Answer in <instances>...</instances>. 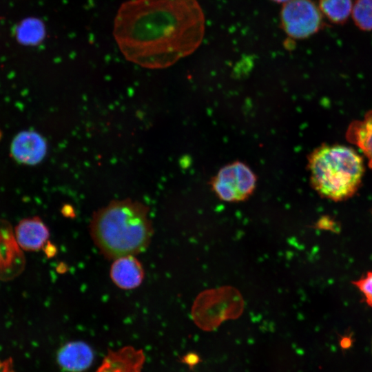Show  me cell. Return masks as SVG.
<instances>
[{"mask_svg":"<svg viewBox=\"0 0 372 372\" xmlns=\"http://www.w3.org/2000/svg\"><path fill=\"white\" fill-rule=\"evenodd\" d=\"M273 1L279 2V3H282V2L286 3V2L289 1V0H273Z\"/></svg>","mask_w":372,"mask_h":372,"instance_id":"16","label":"cell"},{"mask_svg":"<svg viewBox=\"0 0 372 372\" xmlns=\"http://www.w3.org/2000/svg\"><path fill=\"white\" fill-rule=\"evenodd\" d=\"M323 15L311 0H289L282 10L285 31L291 37L307 38L318 32L324 25Z\"/></svg>","mask_w":372,"mask_h":372,"instance_id":"6","label":"cell"},{"mask_svg":"<svg viewBox=\"0 0 372 372\" xmlns=\"http://www.w3.org/2000/svg\"><path fill=\"white\" fill-rule=\"evenodd\" d=\"M351 17L355 25L364 31L372 30V0H355Z\"/></svg>","mask_w":372,"mask_h":372,"instance_id":"14","label":"cell"},{"mask_svg":"<svg viewBox=\"0 0 372 372\" xmlns=\"http://www.w3.org/2000/svg\"><path fill=\"white\" fill-rule=\"evenodd\" d=\"M25 267V258L12 225L5 219H0V280L14 279L23 271Z\"/></svg>","mask_w":372,"mask_h":372,"instance_id":"7","label":"cell"},{"mask_svg":"<svg viewBox=\"0 0 372 372\" xmlns=\"http://www.w3.org/2000/svg\"><path fill=\"white\" fill-rule=\"evenodd\" d=\"M353 4L352 0H319L318 8L329 21L342 24L351 14Z\"/></svg>","mask_w":372,"mask_h":372,"instance_id":"13","label":"cell"},{"mask_svg":"<svg viewBox=\"0 0 372 372\" xmlns=\"http://www.w3.org/2000/svg\"><path fill=\"white\" fill-rule=\"evenodd\" d=\"M46 34L43 22L34 17H29L21 21L16 30V38L21 43L26 45L40 44Z\"/></svg>","mask_w":372,"mask_h":372,"instance_id":"12","label":"cell"},{"mask_svg":"<svg viewBox=\"0 0 372 372\" xmlns=\"http://www.w3.org/2000/svg\"><path fill=\"white\" fill-rule=\"evenodd\" d=\"M346 138L362 150L372 169V110L366 112L362 119L351 123Z\"/></svg>","mask_w":372,"mask_h":372,"instance_id":"11","label":"cell"},{"mask_svg":"<svg viewBox=\"0 0 372 372\" xmlns=\"http://www.w3.org/2000/svg\"><path fill=\"white\" fill-rule=\"evenodd\" d=\"M211 184L214 192L220 200L240 202L253 193L256 176L249 166L236 161L223 167L212 178Z\"/></svg>","mask_w":372,"mask_h":372,"instance_id":"4","label":"cell"},{"mask_svg":"<svg viewBox=\"0 0 372 372\" xmlns=\"http://www.w3.org/2000/svg\"><path fill=\"white\" fill-rule=\"evenodd\" d=\"M14 232L20 247L28 251L40 250L50 236L48 227L38 216L21 220L15 226Z\"/></svg>","mask_w":372,"mask_h":372,"instance_id":"8","label":"cell"},{"mask_svg":"<svg viewBox=\"0 0 372 372\" xmlns=\"http://www.w3.org/2000/svg\"><path fill=\"white\" fill-rule=\"evenodd\" d=\"M1 137H2V132H1V131L0 130V140H1Z\"/></svg>","mask_w":372,"mask_h":372,"instance_id":"17","label":"cell"},{"mask_svg":"<svg viewBox=\"0 0 372 372\" xmlns=\"http://www.w3.org/2000/svg\"><path fill=\"white\" fill-rule=\"evenodd\" d=\"M94 353L89 345L83 342H71L62 347L57 354L61 368L69 372H81L90 367Z\"/></svg>","mask_w":372,"mask_h":372,"instance_id":"10","label":"cell"},{"mask_svg":"<svg viewBox=\"0 0 372 372\" xmlns=\"http://www.w3.org/2000/svg\"><path fill=\"white\" fill-rule=\"evenodd\" d=\"M312 187L321 196L333 201L352 197L360 188L364 165L353 148L341 145H322L308 157Z\"/></svg>","mask_w":372,"mask_h":372,"instance_id":"3","label":"cell"},{"mask_svg":"<svg viewBox=\"0 0 372 372\" xmlns=\"http://www.w3.org/2000/svg\"><path fill=\"white\" fill-rule=\"evenodd\" d=\"M148 213V207L139 201L114 200L94 214L90 224L92 238L109 259L142 252L153 234Z\"/></svg>","mask_w":372,"mask_h":372,"instance_id":"2","label":"cell"},{"mask_svg":"<svg viewBox=\"0 0 372 372\" xmlns=\"http://www.w3.org/2000/svg\"><path fill=\"white\" fill-rule=\"evenodd\" d=\"M205 23L197 0H127L116 12L113 36L127 61L163 69L199 47Z\"/></svg>","mask_w":372,"mask_h":372,"instance_id":"1","label":"cell"},{"mask_svg":"<svg viewBox=\"0 0 372 372\" xmlns=\"http://www.w3.org/2000/svg\"><path fill=\"white\" fill-rule=\"evenodd\" d=\"M240 309H242V302L239 294L233 289L223 288L200 295L194 306L193 315L200 326L211 315L205 327L208 329L210 319H212L211 328L225 318L238 315Z\"/></svg>","mask_w":372,"mask_h":372,"instance_id":"5","label":"cell"},{"mask_svg":"<svg viewBox=\"0 0 372 372\" xmlns=\"http://www.w3.org/2000/svg\"><path fill=\"white\" fill-rule=\"evenodd\" d=\"M353 283L362 293L366 304L372 307V271H368Z\"/></svg>","mask_w":372,"mask_h":372,"instance_id":"15","label":"cell"},{"mask_svg":"<svg viewBox=\"0 0 372 372\" xmlns=\"http://www.w3.org/2000/svg\"><path fill=\"white\" fill-rule=\"evenodd\" d=\"M110 277L118 287L132 289L141 284L144 270L133 255H127L114 260L110 269Z\"/></svg>","mask_w":372,"mask_h":372,"instance_id":"9","label":"cell"}]
</instances>
